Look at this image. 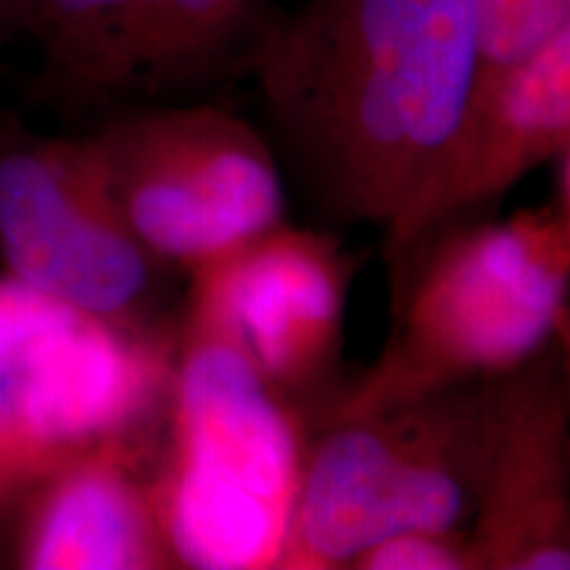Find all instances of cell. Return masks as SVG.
<instances>
[{
	"label": "cell",
	"mask_w": 570,
	"mask_h": 570,
	"mask_svg": "<svg viewBox=\"0 0 570 570\" xmlns=\"http://www.w3.org/2000/svg\"><path fill=\"white\" fill-rule=\"evenodd\" d=\"M177 325L238 348L306 420L341 394L354 259L341 240L277 225L190 269Z\"/></svg>",
	"instance_id": "obj_7"
},
{
	"label": "cell",
	"mask_w": 570,
	"mask_h": 570,
	"mask_svg": "<svg viewBox=\"0 0 570 570\" xmlns=\"http://www.w3.org/2000/svg\"><path fill=\"white\" fill-rule=\"evenodd\" d=\"M475 13L481 48L479 82L491 80L570 27V0H475Z\"/></svg>",
	"instance_id": "obj_12"
},
{
	"label": "cell",
	"mask_w": 570,
	"mask_h": 570,
	"mask_svg": "<svg viewBox=\"0 0 570 570\" xmlns=\"http://www.w3.org/2000/svg\"><path fill=\"white\" fill-rule=\"evenodd\" d=\"M494 381L323 423L275 570H338L399 531H468L489 452Z\"/></svg>",
	"instance_id": "obj_4"
},
{
	"label": "cell",
	"mask_w": 570,
	"mask_h": 570,
	"mask_svg": "<svg viewBox=\"0 0 570 570\" xmlns=\"http://www.w3.org/2000/svg\"><path fill=\"white\" fill-rule=\"evenodd\" d=\"M391 269L389 341L323 423L497 381L568 341L570 196L446 227Z\"/></svg>",
	"instance_id": "obj_2"
},
{
	"label": "cell",
	"mask_w": 570,
	"mask_h": 570,
	"mask_svg": "<svg viewBox=\"0 0 570 570\" xmlns=\"http://www.w3.org/2000/svg\"><path fill=\"white\" fill-rule=\"evenodd\" d=\"M562 154H570V27L475 85L458 132L386 227L389 265L431 235L473 219Z\"/></svg>",
	"instance_id": "obj_9"
},
{
	"label": "cell",
	"mask_w": 570,
	"mask_h": 570,
	"mask_svg": "<svg viewBox=\"0 0 570 570\" xmlns=\"http://www.w3.org/2000/svg\"><path fill=\"white\" fill-rule=\"evenodd\" d=\"M3 504H6V502H3V497H0V508H3Z\"/></svg>",
	"instance_id": "obj_15"
},
{
	"label": "cell",
	"mask_w": 570,
	"mask_h": 570,
	"mask_svg": "<svg viewBox=\"0 0 570 570\" xmlns=\"http://www.w3.org/2000/svg\"><path fill=\"white\" fill-rule=\"evenodd\" d=\"M159 446L104 444L63 460L32 481L17 497L11 566L24 570L177 568L154 497Z\"/></svg>",
	"instance_id": "obj_11"
},
{
	"label": "cell",
	"mask_w": 570,
	"mask_h": 570,
	"mask_svg": "<svg viewBox=\"0 0 570 570\" xmlns=\"http://www.w3.org/2000/svg\"><path fill=\"white\" fill-rule=\"evenodd\" d=\"M352 570H475L468 531H399L348 562Z\"/></svg>",
	"instance_id": "obj_13"
},
{
	"label": "cell",
	"mask_w": 570,
	"mask_h": 570,
	"mask_svg": "<svg viewBox=\"0 0 570 570\" xmlns=\"http://www.w3.org/2000/svg\"><path fill=\"white\" fill-rule=\"evenodd\" d=\"M30 32V0H0V53Z\"/></svg>",
	"instance_id": "obj_14"
},
{
	"label": "cell",
	"mask_w": 570,
	"mask_h": 570,
	"mask_svg": "<svg viewBox=\"0 0 570 570\" xmlns=\"http://www.w3.org/2000/svg\"><path fill=\"white\" fill-rule=\"evenodd\" d=\"M568 341L491 391L489 452L468 541L475 570L570 568Z\"/></svg>",
	"instance_id": "obj_10"
},
{
	"label": "cell",
	"mask_w": 570,
	"mask_h": 570,
	"mask_svg": "<svg viewBox=\"0 0 570 570\" xmlns=\"http://www.w3.org/2000/svg\"><path fill=\"white\" fill-rule=\"evenodd\" d=\"M130 230L164 265L196 269L283 225L273 146L214 106H140L90 132Z\"/></svg>",
	"instance_id": "obj_6"
},
{
	"label": "cell",
	"mask_w": 570,
	"mask_h": 570,
	"mask_svg": "<svg viewBox=\"0 0 570 570\" xmlns=\"http://www.w3.org/2000/svg\"><path fill=\"white\" fill-rule=\"evenodd\" d=\"M306 420L238 348L177 325L154 497L177 568L275 570Z\"/></svg>",
	"instance_id": "obj_3"
},
{
	"label": "cell",
	"mask_w": 570,
	"mask_h": 570,
	"mask_svg": "<svg viewBox=\"0 0 570 570\" xmlns=\"http://www.w3.org/2000/svg\"><path fill=\"white\" fill-rule=\"evenodd\" d=\"M291 173L325 217L391 227L473 101L475 0H304L246 56Z\"/></svg>",
	"instance_id": "obj_1"
},
{
	"label": "cell",
	"mask_w": 570,
	"mask_h": 570,
	"mask_svg": "<svg viewBox=\"0 0 570 570\" xmlns=\"http://www.w3.org/2000/svg\"><path fill=\"white\" fill-rule=\"evenodd\" d=\"M259 0H30L32 96L69 119L223 75L252 48Z\"/></svg>",
	"instance_id": "obj_8"
},
{
	"label": "cell",
	"mask_w": 570,
	"mask_h": 570,
	"mask_svg": "<svg viewBox=\"0 0 570 570\" xmlns=\"http://www.w3.org/2000/svg\"><path fill=\"white\" fill-rule=\"evenodd\" d=\"M0 265L27 288L104 323L154 331L169 265L130 230L90 135L0 119Z\"/></svg>",
	"instance_id": "obj_5"
}]
</instances>
